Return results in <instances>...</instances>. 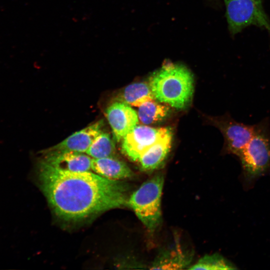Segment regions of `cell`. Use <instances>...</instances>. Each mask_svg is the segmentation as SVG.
I'll list each match as a JSON object with an SVG mask.
<instances>
[{"label": "cell", "mask_w": 270, "mask_h": 270, "mask_svg": "<svg viewBox=\"0 0 270 270\" xmlns=\"http://www.w3.org/2000/svg\"><path fill=\"white\" fill-rule=\"evenodd\" d=\"M40 188L56 215L78 222L111 209L128 206L129 186L120 180L90 171L55 168L43 160L38 166Z\"/></svg>", "instance_id": "6da1fadb"}, {"label": "cell", "mask_w": 270, "mask_h": 270, "mask_svg": "<svg viewBox=\"0 0 270 270\" xmlns=\"http://www.w3.org/2000/svg\"><path fill=\"white\" fill-rule=\"evenodd\" d=\"M194 78L184 66L168 63L154 72L149 79L155 99L178 109L188 107L194 90Z\"/></svg>", "instance_id": "7a4b0ae2"}, {"label": "cell", "mask_w": 270, "mask_h": 270, "mask_svg": "<svg viewBox=\"0 0 270 270\" xmlns=\"http://www.w3.org/2000/svg\"><path fill=\"white\" fill-rule=\"evenodd\" d=\"M164 178L158 174L144 182L128 198V206L150 232L162 222L161 200Z\"/></svg>", "instance_id": "3957f363"}, {"label": "cell", "mask_w": 270, "mask_h": 270, "mask_svg": "<svg viewBox=\"0 0 270 270\" xmlns=\"http://www.w3.org/2000/svg\"><path fill=\"white\" fill-rule=\"evenodd\" d=\"M238 156L247 181L254 180L270 168V138L264 124L256 125L253 136Z\"/></svg>", "instance_id": "277c9868"}, {"label": "cell", "mask_w": 270, "mask_h": 270, "mask_svg": "<svg viewBox=\"0 0 270 270\" xmlns=\"http://www.w3.org/2000/svg\"><path fill=\"white\" fill-rule=\"evenodd\" d=\"M230 31L232 34L254 25L270 31L262 0H224Z\"/></svg>", "instance_id": "5b68a950"}, {"label": "cell", "mask_w": 270, "mask_h": 270, "mask_svg": "<svg viewBox=\"0 0 270 270\" xmlns=\"http://www.w3.org/2000/svg\"><path fill=\"white\" fill-rule=\"evenodd\" d=\"M171 132L168 128L138 124L122 140V152L132 160L138 162L146 150Z\"/></svg>", "instance_id": "8992f818"}, {"label": "cell", "mask_w": 270, "mask_h": 270, "mask_svg": "<svg viewBox=\"0 0 270 270\" xmlns=\"http://www.w3.org/2000/svg\"><path fill=\"white\" fill-rule=\"evenodd\" d=\"M212 122L224 136L225 150L237 156L250 140L256 128V125L244 124L226 116L214 118Z\"/></svg>", "instance_id": "52a82bcc"}, {"label": "cell", "mask_w": 270, "mask_h": 270, "mask_svg": "<svg viewBox=\"0 0 270 270\" xmlns=\"http://www.w3.org/2000/svg\"><path fill=\"white\" fill-rule=\"evenodd\" d=\"M106 116L117 141L122 140L139 122L136 112L120 101L114 102L107 108Z\"/></svg>", "instance_id": "ba28073f"}, {"label": "cell", "mask_w": 270, "mask_h": 270, "mask_svg": "<svg viewBox=\"0 0 270 270\" xmlns=\"http://www.w3.org/2000/svg\"><path fill=\"white\" fill-rule=\"evenodd\" d=\"M92 159L90 156L84 152L47 150L42 160L60 170L80 172L90 171Z\"/></svg>", "instance_id": "9c48e42d"}, {"label": "cell", "mask_w": 270, "mask_h": 270, "mask_svg": "<svg viewBox=\"0 0 270 270\" xmlns=\"http://www.w3.org/2000/svg\"><path fill=\"white\" fill-rule=\"evenodd\" d=\"M102 120L70 135L50 148V150H69L86 153L96 137L102 132Z\"/></svg>", "instance_id": "30bf717a"}, {"label": "cell", "mask_w": 270, "mask_h": 270, "mask_svg": "<svg viewBox=\"0 0 270 270\" xmlns=\"http://www.w3.org/2000/svg\"><path fill=\"white\" fill-rule=\"evenodd\" d=\"M171 132L152 145L140 156L138 162L144 172H152L160 167L164 162L171 148Z\"/></svg>", "instance_id": "8fae6325"}, {"label": "cell", "mask_w": 270, "mask_h": 270, "mask_svg": "<svg viewBox=\"0 0 270 270\" xmlns=\"http://www.w3.org/2000/svg\"><path fill=\"white\" fill-rule=\"evenodd\" d=\"M91 170L102 176L114 180L130 178L134 175L126 164L116 157L92 158Z\"/></svg>", "instance_id": "7c38bea8"}, {"label": "cell", "mask_w": 270, "mask_h": 270, "mask_svg": "<svg viewBox=\"0 0 270 270\" xmlns=\"http://www.w3.org/2000/svg\"><path fill=\"white\" fill-rule=\"evenodd\" d=\"M192 260V254L183 250L178 244L161 251L152 262L150 269H184L190 266Z\"/></svg>", "instance_id": "4fadbf2b"}, {"label": "cell", "mask_w": 270, "mask_h": 270, "mask_svg": "<svg viewBox=\"0 0 270 270\" xmlns=\"http://www.w3.org/2000/svg\"><path fill=\"white\" fill-rule=\"evenodd\" d=\"M154 99L155 98L149 83L138 82L126 86L120 94L118 101L138 107L144 102Z\"/></svg>", "instance_id": "5bb4252c"}, {"label": "cell", "mask_w": 270, "mask_h": 270, "mask_svg": "<svg viewBox=\"0 0 270 270\" xmlns=\"http://www.w3.org/2000/svg\"><path fill=\"white\" fill-rule=\"evenodd\" d=\"M161 103L154 99L145 102L138 106L137 114L139 121L143 124L149 125L164 120L169 114L170 109Z\"/></svg>", "instance_id": "9a60e30c"}, {"label": "cell", "mask_w": 270, "mask_h": 270, "mask_svg": "<svg viewBox=\"0 0 270 270\" xmlns=\"http://www.w3.org/2000/svg\"><path fill=\"white\" fill-rule=\"evenodd\" d=\"M86 153L92 158L115 157L116 148L110 135L102 132L94 140Z\"/></svg>", "instance_id": "2e32d148"}, {"label": "cell", "mask_w": 270, "mask_h": 270, "mask_svg": "<svg viewBox=\"0 0 270 270\" xmlns=\"http://www.w3.org/2000/svg\"><path fill=\"white\" fill-rule=\"evenodd\" d=\"M190 270H231L234 266L218 254H206L188 268Z\"/></svg>", "instance_id": "e0dca14e"}]
</instances>
